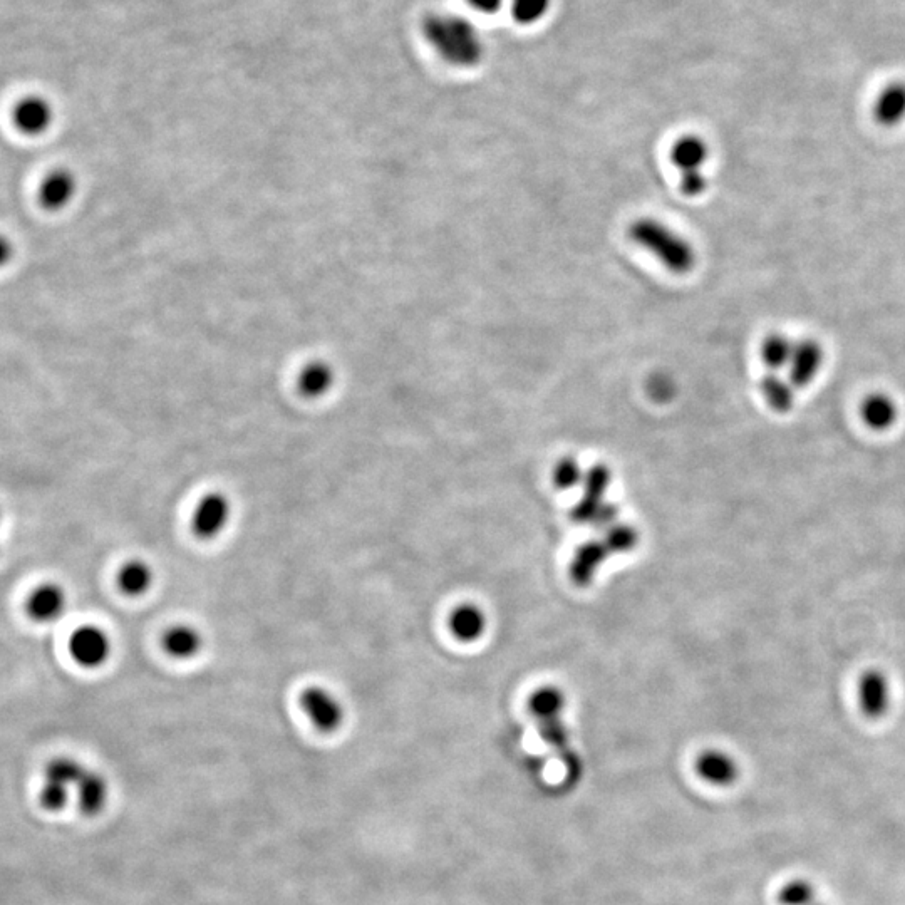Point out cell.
<instances>
[{"label": "cell", "mask_w": 905, "mask_h": 905, "mask_svg": "<svg viewBox=\"0 0 905 905\" xmlns=\"http://www.w3.org/2000/svg\"><path fill=\"white\" fill-rule=\"evenodd\" d=\"M825 354L823 347L813 339L795 341L792 361L788 364V381L795 389L807 388L822 371Z\"/></svg>", "instance_id": "obj_6"}, {"label": "cell", "mask_w": 905, "mask_h": 905, "mask_svg": "<svg viewBox=\"0 0 905 905\" xmlns=\"http://www.w3.org/2000/svg\"><path fill=\"white\" fill-rule=\"evenodd\" d=\"M450 631L461 642H475L483 636L487 629V617L480 607L473 604H461L451 612Z\"/></svg>", "instance_id": "obj_13"}, {"label": "cell", "mask_w": 905, "mask_h": 905, "mask_svg": "<svg viewBox=\"0 0 905 905\" xmlns=\"http://www.w3.org/2000/svg\"><path fill=\"white\" fill-rule=\"evenodd\" d=\"M76 195V178L66 170L52 171L42 181L39 198L47 210H63Z\"/></svg>", "instance_id": "obj_12"}, {"label": "cell", "mask_w": 905, "mask_h": 905, "mask_svg": "<svg viewBox=\"0 0 905 905\" xmlns=\"http://www.w3.org/2000/svg\"><path fill=\"white\" fill-rule=\"evenodd\" d=\"M508 7L515 22L532 26L549 14L552 0H508Z\"/></svg>", "instance_id": "obj_24"}, {"label": "cell", "mask_w": 905, "mask_h": 905, "mask_svg": "<svg viewBox=\"0 0 905 905\" xmlns=\"http://www.w3.org/2000/svg\"><path fill=\"white\" fill-rule=\"evenodd\" d=\"M611 550L607 549L604 540H590L585 542L577 552L570 564V579L579 587H587L599 572L600 565L609 559Z\"/></svg>", "instance_id": "obj_10"}, {"label": "cell", "mask_w": 905, "mask_h": 905, "mask_svg": "<svg viewBox=\"0 0 905 905\" xmlns=\"http://www.w3.org/2000/svg\"><path fill=\"white\" fill-rule=\"evenodd\" d=\"M709 148L701 136L684 135L674 141L671 161L681 173L679 188L686 197H699L708 188V178L703 166L708 161Z\"/></svg>", "instance_id": "obj_3"}, {"label": "cell", "mask_w": 905, "mask_h": 905, "mask_svg": "<svg viewBox=\"0 0 905 905\" xmlns=\"http://www.w3.org/2000/svg\"><path fill=\"white\" fill-rule=\"evenodd\" d=\"M528 708L537 721L560 716L565 708L564 694L554 686H543L530 696Z\"/></svg>", "instance_id": "obj_22"}, {"label": "cell", "mask_w": 905, "mask_h": 905, "mask_svg": "<svg viewBox=\"0 0 905 905\" xmlns=\"http://www.w3.org/2000/svg\"><path fill=\"white\" fill-rule=\"evenodd\" d=\"M52 119H54V111H52L51 104L39 96L21 99L14 109V123H16L17 130L26 135H42L44 131L49 130Z\"/></svg>", "instance_id": "obj_11"}, {"label": "cell", "mask_w": 905, "mask_h": 905, "mask_svg": "<svg viewBox=\"0 0 905 905\" xmlns=\"http://www.w3.org/2000/svg\"><path fill=\"white\" fill-rule=\"evenodd\" d=\"M857 698L862 713L870 719H879L890 706V686L879 669H869L860 676L857 684Z\"/></svg>", "instance_id": "obj_7"}, {"label": "cell", "mask_w": 905, "mask_h": 905, "mask_svg": "<svg viewBox=\"0 0 905 905\" xmlns=\"http://www.w3.org/2000/svg\"><path fill=\"white\" fill-rule=\"evenodd\" d=\"M651 388L652 396L661 399V401H666V399L673 396V384L669 383V381H654Z\"/></svg>", "instance_id": "obj_31"}, {"label": "cell", "mask_w": 905, "mask_h": 905, "mask_svg": "<svg viewBox=\"0 0 905 905\" xmlns=\"http://www.w3.org/2000/svg\"><path fill=\"white\" fill-rule=\"evenodd\" d=\"M813 905H822V904H817V902H815V904H813Z\"/></svg>", "instance_id": "obj_33"}, {"label": "cell", "mask_w": 905, "mask_h": 905, "mask_svg": "<svg viewBox=\"0 0 905 905\" xmlns=\"http://www.w3.org/2000/svg\"><path fill=\"white\" fill-rule=\"evenodd\" d=\"M421 34L441 61L453 68H476L487 52L480 29L470 19L458 14H428L421 22Z\"/></svg>", "instance_id": "obj_1"}, {"label": "cell", "mask_w": 905, "mask_h": 905, "mask_svg": "<svg viewBox=\"0 0 905 905\" xmlns=\"http://www.w3.org/2000/svg\"><path fill=\"white\" fill-rule=\"evenodd\" d=\"M899 414L894 399L884 393L869 394L860 404V416L870 430L885 431L892 428Z\"/></svg>", "instance_id": "obj_15"}, {"label": "cell", "mask_w": 905, "mask_h": 905, "mask_svg": "<svg viewBox=\"0 0 905 905\" xmlns=\"http://www.w3.org/2000/svg\"><path fill=\"white\" fill-rule=\"evenodd\" d=\"M300 708L322 733H334L344 723V708L341 701L322 686H309L304 689V693L300 694Z\"/></svg>", "instance_id": "obj_4"}, {"label": "cell", "mask_w": 905, "mask_h": 905, "mask_svg": "<svg viewBox=\"0 0 905 905\" xmlns=\"http://www.w3.org/2000/svg\"><path fill=\"white\" fill-rule=\"evenodd\" d=\"M617 520V507L616 505H612V503H604L602 507H600L599 513L595 515L594 522L592 525L597 528H611L612 525H616Z\"/></svg>", "instance_id": "obj_29"}, {"label": "cell", "mask_w": 905, "mask_h": 905, "mask_svg": "<svg viewBox=\"0 0 905 905\" xmlns=\"http://www.w3.org/2000/svg\"><path fill=\"white\" fill-rule=\"evenodd\" d=\"M585 473L575 458H562L554 468V485L565 492L584 481Z\"/></svg>", "instance_id": "obj_28"}, {"label": "cell", "mask_w": 905, "mask_h": 905, "mask_svg": "<svg viewBox=\"0 0 905 905\" xmlns=\"http://www.w3.org/2000/svg\"><path fill=\"white\" fill-rule=\"evenodd\" d=\"M202 634L192 626H173L163 636V649L176 659H190L202 649Z\"/></svg>", "instance_id": "obj_19"}, {"label": "cell", "mask_w": 905, "mask_h": 905, "mask_svg": "<svg viewBox=\"0 0 905 905\" xmlns=\"http://www.w3.org/2000/svg\"><path fill=\"white\" fill-rule=\"evenodd\" d=\"M69 651L81 666L98 668L108 659L111 642L98 627H81L71 636Z\"/></svg>", "instance_id": "obj_8"}, {"label": "cell", "mask_w": 905, "mask_h": 905, "mask_svg": "<svg viewBox=\"0 0 905 905\" xmlns=\"http://www.w3.org/2000/svg\"><path fill=\"white\" fill-rule=\"evenodd\" d=\"M334 379V369L326 362L316 361L300 371L297 386L306 398H322L331 391Z\"/></svg>", "instance_id": "obj_18"}, {"label": "cell", "mask_w": 905, "mask_h": 905, "mask_svg": "<svg viewBox=\"0 0 905 905\" xmlns=\"http://www.w3.org/2000/svg\"><path fill=\"white\" fill-rule=\"evenodd\" d=\"M12 252L14 250H12L11 242L0 235V267L9 264V260L12 259Z\"/></svg>", "instance_id": "obj_32"}, {"label": "cell", "mask_w": 905, "mask_h": 905, "mask_svg": "<svg viewBox=\"0 0 905 905\" xmlns=\"http://www.w3.org/2000/svg\"><path fill=\"white\" fill-rule=\"evenodd\" d=\"M612 473L606 465H595L585 473L584 481V497L594 502H604L607 488L611 485Z\"/></svg>", "instance_id": "obj_25"}, {"label": "cell", "mask_w": 905, "mask_h": 905, "mask_svg": "<svg viewBox=\"0 0 905 905\" xmlns=\"http://www.w3.org/2000/svg\"><path fill=\"white\" fill-rule=\"evenodd\" d=\"M118 584L126 595H143L153 584V570L143 560H131L119 570Z\"/></svg>", "instance_id": "obj_21"}, {"label": "cell", "mask_w": 905, "mask_h": 905, "mask_svg": "<svg viewBox=\"0 0 905 905\" xmlns=\"http://www.w3.org/2000/svg\"><path fill=\"white\" fill-rule=\"evenodd\" d=\"M604 542H606L607 549L611 550V554H626V552L636 549L639 535H637V530L629 525H617L616 523L611 528H607Z\"/></svg>", "instance_id": "obj_27"}, {"label": "cell", "mask_w": 905, "mask_h": 905, "mask_svg": "<svg viewBox=\"0 0 905 905\" xmlns=\"http://www.w3.org/2000/svg\"><path fill=\"white\" fill-rule=\"evenodd\" d=\"M629 237L673 274H689L696 265V250L689 240L657 218L634 220L629 227Z\"/></svg>", "instance_id": "obj_2"}, {"label": "cell", "mask_w": 905, "mask_h": 905, "mask_svg": "<svg viewBox=\"0 0 905 905\" xmlns=\"http://www.w3.org/2000/svg\"><path fill=\"white\" fill-rule=\"evenodd\" d=\"M696 771L703 780L714 787H730L740 776V768L735 758L719 750L701 753L696 761Z\"/></svg>", "instance_id": "obj_9"}, {"label": "cell", "mask_w": 905, "mask_h": 905, "mask_svg": "<svg viewBox=\"0 0 905 905\" xmlns=\"http://www.w3.org/2000/svg\"><path fill=\"white\" fill-rule=\"evenodd\" d=\"M793 347L795 341L783 334H770L761 344V359L765 362L766 368L778 373L781 369H787L788 364L792 361Z\"/></svg>", "instance_id": "obj_20"}, {"label": "cell", "mask_w": 905, "mask_h": 905, "mask_svg": "<svg viewBox=\"0 0 905 905\" xmlns=\"http://www.w3.org/2000/svg\"><path fill=\"white\" fill-rule=\"evenodd\" d=\"M64 604L66 597L63 589L52 584L42 585L27 600V612L36 621H52L63 614Z\"/></svg>", "instance_id": "obj_16"}, {"label": "cell", "mask_w": 905, "mask_h": 905, "mask_svg": "<svg viewBox=\"0 0 905 905\" xmlns=\"http://www.w3.org/2000/svg\"><path fill=\"white\" fill-rule=\"evenodd\" d=\"M760 391L768 406L776 413H790L795 406V386L778 373L770 371L765 374L760 381Z\"/></svg>", "instance_id": "obj_17"}, {"label": "cell", "mask_w": 905, "mask_h": 905, "mask_svg": "<svg viewBox=\"0 0 905 905\" xmlns=\"http://www.w3.org/2000/svg\"><path fill=\"white\" fill-rule=\"evenodd\" d=\"M508 0H468L471 9L480 12L483 16H492L502 9Z\"/></svg>", "instance_id": "obj_30"}, {"label": "cell", "mask_w": 905, "mask_h": 905, "mask_svg": "<svg viewBox=\"0 0 905 905\" xmlns=\"http://www.w3.org/2000/svg\"><path fill=\"white\" fill-rule=\"evenodd\" d=\"M232 507L223 493H207L193 512L192 528L198 538L210 540L225 530Z\"/></svg>", "instance_id": "obj_5"}, {"label": "cell", "mask_w": 905, "mask_h": 905, "mask_svg": "<svg viewBox=\"0 0 905 905\" xmlns=\"http://www.w3.org/2000/svg\"><path fill=\"white\" fill-rule=\"evenodd\" d=\"M79 783H81V788H79L81 807L84 812L98 813L106 803V795H108L106 781L96 773H84Z\"/></svg>", "instance_id": "obj_23"}, {"label": "cell", "mask_w": 905, "mask_h": 905, "mask_svg": "<svg viewBox=\"0 0 905 905\" xmlns=\"http://www.w3.org/2000/svg\"><path fill=\"white\" fill-rule=\"evenodd\" d=\"M781 905H813L815 904V887L805 879H795L783 885L778 894Z\"/></svg>", "instance_id": "obj_26"}, {"label": "cell", "mask_w": 905, "mask_h": 905, "mask_svg": "<svg viewBox=\"0 0 905 905\" xmlns=\"http://www.w3.org/2000/svg\"><path fill=\"white\" fill-rule=\"evenodd\" d=\"M874 118L880 126L894 128L905 119V83H892L879 94Z\"/></svg>", "instance_id": "obj_14"}]
</instances>
